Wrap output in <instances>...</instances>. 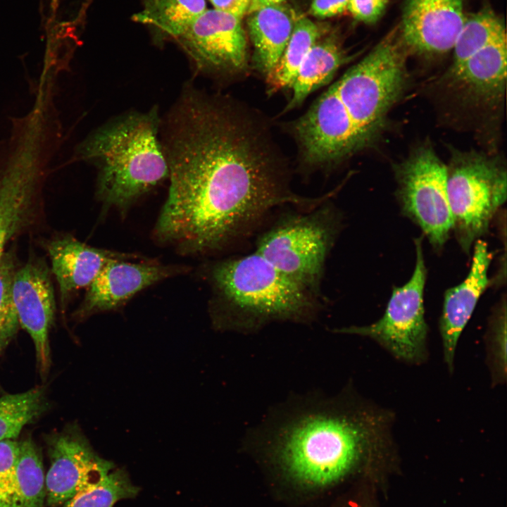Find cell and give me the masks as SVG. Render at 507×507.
I'll return each instance as SVG.
<instances>
[{
  "label": "cell",
  "mask_w": 507,
  "mask_h": 507,
  "mask_svg": "<svg viewBox=\"0 0 507 507\" xmlns=\"http://www.w3.org/2000/svg\"><path fill=\"white\" fill-rule=\"evenodd\" d=\"M349 0H312L309 13L320 18L340 15L347 11Z\"/></svg>",
  "instance_id": "cell-31"
},
{
  "label": "cell",
  "mask_w": 507,
  "mask_h": 507,
  "mask_svg": "<svg viewBox=\"0 0 507 507\" xmlns=\"http://www.w3.org/2000/svg\"><path fill=\"white\" fill-rule=\"evenodd\" d=\"M340 225L335 209L315 208L280 221L259 239L255 251L291 280L317 294Z\"/></svg>",
  "instance_id": "cell-8"
},
{
  "label": "cell",
  "mask_w": 507,
  "mask_h": 507,
  "mask_svg": "<svg viewBox=\"0 0 507 507\" xmlns=\"http://www.w3.org/2000/svg\"><path fill=\"white\" fill-rule=\"evenodd\" d=\"M506 78V35L480 49L454 72L445 74L447 83L466 98L489 105L500 101Z\"/></svg>",
  "instance_id": "cell-18"
},
{
  "label": "cell",
  "mask_w": 507,
  "mask_h": 507,
  "mask_svg": "<svg viewBox=\"0 0 507 507\" xmlns=\"http://www.w3.org/2000/svg\"><path fill=\"white\" fill-rule=\"evenodd\" d=\"M387 4V0H349L347 11L361 22L374 23L383 14Z\"/></svg>",
  "instance_id": "cell-29"
},
{
  "label": "cell",
  "mask_w": 507,
  "mask_h": 507,
  "mask_svg": "<svg viewBox=\"0 0 507 507\" xmlns=\"http://www.w3.org/2000/svg\"><path fill=\"white\" fill-rule=\"evenodd\" d=\"M505 35L501 20L490 9L465 17L452 49L453 62L447 73L454 72L475 53Z\"/></svg>",
  "instance_id": "cell-24"
},
{
  "label": "cell",
  "mask_w": 507,
  "mask_h": 507,
  "mask_svg": "<svg viewBox=\"0 0 507 507\" xmlns=\"http://www.w3.org/2000/svg\"><path fill=\"white\" fill-rule=\"evenodd\" d=\"M166 130L170 187L153 237L182 254L219 250L276 206L325 199L289 190L262 132L223 103L187 91Z\"/></svg>",
  "instance_id": "cell-1"
},
{
  "label": "cell",
  "mask_w": 507,
  "mask_h": 507,
  "mask_svg": "<svg viewBox=\"0 0 507 507\" xmlns=\"http://www.w3.org/2000/svg\"><path fill=\"white\" fill-rule=\"evenodd\" d=\"M19 442L14 473L0 489V507H44L45 474L39 451L29 437Z\"/></svg>",
  "instance_id": "cell-21"
},
{
  "label": "cell",
  "mask_w": 507,
  "mask_h": 507,
  "mask_svg": "<svg viewBox=\"0 0 507 507\" xmlns=\"http://www.w3.org/2000/svg\"><path fill=\"white\" fill-rule=\"evenodd\" d=\"M208 278L210 316L218 330L250 334L275 322L308 324L319 312L317 294L256 251L214 263Z\"/></svg>",
  "instance_id": "cell-4"
},
{
  "label": "cell",
  "mask_w": 507,
  "mask_h": 507,
  "mask_svg": "<svg viewBox=\"0 0 507 507\" xmlns=\"http://www.w3.org/2000/svg\"><path fill=\"white\" fill-rule=\"evenodd\" d=\"M349 61L342 44L334 35H322L303 60L290 88L292 98L286 110L293 109L307 96L327 84Z\"/></svg>",
  "instance_id": "cell-20"
},
{
  "label": "cell",
  "mask_w": 507,
  "mask_h": 507,
  "mask_svg": "<svg viewBox=\"0 0 507 507\" xmlns=\"http://www.w3.org/2000/svg\"><path fill=\"white\" fill-rule=\"evenodd\" d=\"M196 66L233 73L247 65V43L241 19L215 9L206 10L176 39Z\"/></svg>",
  "instance_id": "cell-12"
},
{
  "label": "cell",
  "mask_w": 507,
  "mask_h": 507,
  "mask_svg": "<svg viewBox=\"0 0 507 507\" xmlns=\"http://www.w3.org/2000/svg\"><path fill=\"white\" fill-rule=\"evenodd\" d=\"M285 1L286 0H251L247 14L261 8L280 4Z\"/></svg>",
  "instance_id": "cell-33"
},
{
  "label": "cell",
  "mask_w": 507,
  "mask_h": 507,
  "mask_svg": "<svg viewBox=\"0 0 507 507\" xmlns=\"http://www.w3.org/2000/svg\"><path fill=\"white\" fill-rule=\"evenodd\" d=\"M45 388L0 397V441L15 439L23 428L46 409Z\"/></svg>",
  "instance_id": "cell-25"
},
{
  "label": "cell",
  "mask_w": 507,
  "mask_h": 507,
  "mask_svg": "<svg viewBox=\"0 0 507 507\" xmlns=\"http://www.w3.org/2000/svg\"><path fill=\"white\" fill-rule=\"evenodd\" d=\"M19 453V442L14 439L0 441V489L13 475Z\"/></svg>",
  "instance_id": "cell-30"
},
{
  "label": "cell",
  "mask_w": 507,
  "mask_h": 507,
  "mask_svg": "<svg viewBox=\"0 0 507 507\" xmlns=\"http://www.w3.org/2000/svg\"><path fill=\"white\" fill-rule=\"evenodd\" d=\"M399 95L392 71L365 56L294 123L293 134L306 163L331 165L365 148Z\"/></svg>",
  "instance_id": "cell-3"
},
{
  "label": "cell",
  "mask_w": 507,
  "mask_h": 507,
  "mask_svg": "<svg viewBox=\"0 0 507 507\" xmlns=\"http://www.w3.org/2000/svg\"><path fill=\"white\" fill-rule=\"evenodd\" d=\"M134 22L153 28L160 36L177 39L206 8L205 0H142Z\"/></svg>",
  "instance_id": "cell-22"
},
{
  "label": "cell",
  "mask_w": 507,
  "mask_h": 507,
  "mask_svg": "<svg viewBox=\"0 0 507 507\" xmlns=\"http://www.w3.org/2000/svg\"><path fill=\"white\" fill-rule=\"evenodd\" d=\"M12 294L20 326L31 337L40 374L51 366L49 333L54 322L56 302L49 269L44 260L33 257L17 268Z\"/></svg>",
  "instance_id": "cell-13"
},
{
  "label": "cell",
  "mask_w": 507,
  "mask_h": 507,
  "mask_svg": "<svg viewBox=\"0 0 507 507\" xmlns=\"http://www.w3.org/2000/svg\"><path fill=\"white\" fill-rule=\"evenodd\" d=\"M322 35V29L309 18H298L277 64L266 76L270 92L291 87L303 60Z\"/></svg>",
  "instance_id": "cell-23"
},
{
  "label": "cell",
  "mask_w": 507,
  "mask_h": 507,
  "mask_svg": "<svg viewBox=\"0 0 507 507\" xmlns=\"http://www.w3.org/2000/svg\"><path fill=\"white\" fill-rule=\"evenodd\" d=\"M214 9L232 15L239 19L248 13L251 0H209Z\"/></svg>",
  "instance_id": "cell-32"
},
{
  "label": "cell",
  "mask_w": 507,
  "mask_h": 507,
  "mask_svg": "<svg viewBox=\"0 0 507 507\" xmlns=\"http://www.w3.org/2000/svg\"><path fill=\"white\" fill-rule=\"evenodd\" d=\"M446 166L452 230L470 256L506 200V170L496 158L475 151L455 152Z\"/></svg>",
  "instance_id": "cell-7"
},
{
  "label": "cell",
  "mask_w": 507,
  "mask_h": 507,
  "mask_svg": "<svg viewBox=\"0 0 507 507\" xmlns=\"http://www.w3.org/2000/svg\"><path fill=\"white\" fill-rule=\"evenodd\" d=\"M46 249L51 262V272L58 284L63 305L73 294L88 287L111 260H137L139 258L132 254L92 247L70 234L53 238L46 243Z\"/></svg>",
  "instance_id": "cell-17"
},
{
  "label": "cell",
  "mask_w": 507,
  "mask_h": 507,
  "mask_svg": "<svg viewBox=\"0 0 507 507\" xmlns=\"http://www.w3.org/2000/svg\"><path fill=\"white\" fill-rule=\"evenodd\" d=\"M50 466L45 475L46 499L51 507L63 505L101 482L115 468L100 457L75 425L49 434L46 439Z\"/></svg>",
  "instance_id": "cell-11"
},
{
  "label": "cell",
  "mask_w": 507,
  "mask_h": 507,
  "mask_svg": "<svg viewBox=\"0 0 507 507\" xmlns=\"http://www.w3.org/2000/svg\"><path fill=\"white\" fill-rule=\"evenodd\" d=\"M16 270L15 254L12 251H4L0 257V356L20 327L12 294Z\"/></svg>",
  "instance_id": "cell-27"
},
{
  "label": "cell",
  "mask_w": 507,
  "mask_h": 507,
  "mask_svg": "<svg viewBox=\"0 0 507 507\" xmlns=\"http://www.w3.org/2000/svg\"><path fill=\"white\" fill-rule=\"evenodd\" d=\"M156 108L102 126L78 146L77 154L99 168L96 197L125 215L142 196L168 177L158 132Z\"/></svg>",
  "instance_id": "cell-5"
},
{
  "label": "cell",
  "mask_w": 507,
  "mask_h": 507,
  "mask_svg": "<svg viewBox=\"0 0 507 507\" xmlns=\"http://www.w3.org/2000/svg\"><path fill=\"white\" fill-rule=\"evenodd\" d=\"M52 144L30 127L11 132L0 149V257L6 244L36 218Z\"/></svg>",
  "instance_id": "cell-6"
},
{
  "label": "cell",
  "mask_w": 507,
  "mask_h": 507,
  "mask_svg": "<svg viewBox=\"0 0 507 507\" xmlns=\"http://www.w3.org/2000/svg\"><path fill=\"white\" fill-rule=\"evenodd\" d=\"M487 362L492 383H503L506 377V301L496 305L489 321L485 335Z\"/></svg>",
  "instance_id": "cell-28"
},
{
  "label": "cell",
  "mask_w": 507,
  "mask_h": 507,
  "mask_svg": "<svg viewBox=\"0 0 507 507\" xmlns=\"http://www.w3.org/2000/svg\"><path fill=\"white\" fill-rule=\"evenodd\" d=\"M422 239H414L416 260L411 277L393 287L382 318L369 325L342 327L334 332L370 338L406 363L419 365L427 360L428 325L423 303L427 268Z\"/></svg>",
  "instance_id": "cell-9"
},
{
  "label": "cell",
  "mask_w": 507,
  "mask_h": 507,
  "mask_svg": "<svg viewBox=\"0 0 507 507\" xmlns=\"http://www.w3.org/2000/svg\"><path fill=\"white\" fill-rule=\"evenodd\" d=\"M117 258L107 263L89 285L77 316L85 318L118 309L139 292L168 277L187 271L185 266L149 260Z\"/></svg>",
  "instance_id": "cell-14"
},
{
  "label": "cell",
  "mask_w": 507,
  "mask_h": 507,
  "mask_svg": "<svg viewBox=\"0 0 507 507\" xmlns=\"http://www.w3.org/2000/svg\"><path fill=\"white\" fill-rule=\"evenodd\" d=\"M394 418L348 384L335 394H290L248 430L246 440L289 479L322 488L360 468L375 470L393 463Z\"/></svg>",
  "instance_id": "cell-2"
},
{
  "label": "cell",
  "mask_w": 507,
  "mask_h": 507,
  "mask_svg": "<svg viewBox=\"0 0 507 507\" xmlns=\"http://www.w3.org/2000/svg\"><path fill=\"white\" fill-rule=\"evenodd\" d=\"M465 0H406L400 28L406 49L440 55L452 51L464 23Z\"/></svg>",
  "instance_id": "cell-15"
},
{
  "label": "cell",
  "mask_w": 507,
  "mask_h": 507,
  "mask_svg": "<svg viewBox=\"0 0 507 507\" xmlns=\"http://www.w3.org/2000/svg\"><path fill=\"white\" fill-rule=\"evenodd\" d=\"M248 15L247 27L254 49V63L267 76L277 64L299 16L286 1Z\"/></svg>",
  "instance_id": "cell-19"
},
{
  "label": "cell",
  "mask_w": 507,
  "mask_h": 507,
  "mask_svg": "<svg viewBox=\"0 0 507 507\" xmlns=\"http://www.w3.org/2000/svg\"><path fill=\"white\" fill-rule=\"evenodd\" d=\"M139 488L123 469H113L101 482L80 492L63 507H113L118 501L135 497Z\"/></svg>",
  "instance_id": "cell-26"
},
{
  "label": "cell",
  "mask_w": 507,
  "mask_h": 507,
  "mask_svg": "<svg viewBox=\"0 0 507 507\" xmlns=\"http://www.w3.org/2000/svg\"><path fill=\"white\" fill-rule=\"evenodd\" d=\"M492 254L487 244L478 239L474 243L470 271L459 284L448 289L444 294L439 329L442 340L444 361L452 373L459 337L470 320L477 301L490 284L488 269Z\"/></svg>",
  "instance_id": "cell-16"
},
{
  "label": "cell",
  "mask_w": 507,
  "mask_h": 507,
  "mask_svg": "<svg viewBox=\"0 0 507 507\" xmlns=\"http://www.w3.org/2000/svg\"><path fill=\"white\" fill-rule=\"evenodd\" d=\"M401 213L416 224L440 251L453 228L447 192V166L433 149H416L396 168Z\"/></svg>",
  "instance_id": "cell-10"
}]
</instances>
